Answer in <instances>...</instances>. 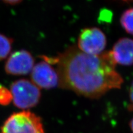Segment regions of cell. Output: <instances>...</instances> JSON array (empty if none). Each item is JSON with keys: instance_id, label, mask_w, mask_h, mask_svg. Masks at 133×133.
I'll return each mask as SVG.
<instances>
[{"instance_id": "1", "label": "cell", "mask_w": 133, "mask_h": 133, "mask_svg": "<svg viewBox=\"0 0 133 133\" xmlns=\"http://www.w3.org/2000/svg\"><path fill=\"white\" fill-rule=\"evenodd\" d=\"M42 57L56 65L59 86L79 96L99 99L112 89H120L124 82L110 51L90 55L74 46L56 57Z\"/></svg>"}, {"instance_id": "5", "label": "cell", "mask_w": 133, "mask_h": 133, "mask_svg": "<svg viewBox=\"0 0 133 133\" xmlns=\"http://www.w3.org/2000/svg\"><path fill=\"white\" fill-rule=\"evenodd\" d=\"M34 64V58L30 52L26 50H19L8 56L4 70L11 75H25L31 73Z\"/></svg>"}, {"instance_id": "4", "label": "cell", "mask_w": 133, "mask_h": 133, "mask_svg": "<svg viewBox=\"0 0 133 133\" xmlns=\"http://www.w3.org/2000/svg\"><path fill=\"white\" fill-rule=\"evenodd\" d=\"M107 45L104 33L97 27L84 29L79 33L77 48L82 52L90 55H99Z\"/></svg>"}, {"instance_id": "13", "label": "cell", "mask_w": 133, "mask_h": 133, "mask_svg": "<svg viewBox=\"0 0 133 133\" xmlns=\"http://www.w3.org/2000/svg\"><path fill=\"white\" fill-rule=\"evenodd\" d=\"M129 127H130V129H131V131H132V133H133V118L131 119V121H129Z\"/></svg>"}, {"instance_id": "9", "label": "cell", "mask_w": 133, "mask_h": 133, "mask_svg": "<svg viewBox=\"0 0 133 133\" xmlns=\"http://www.w3.org/2000/svg\"><path fill=\"white\" fill-rule=\"evenodd\" d=\"M13 40L0 33V61L8 57L12 49Z\"/></svg>"}, {"instance_id": "12", "label": "cell", "mask_w": 133, "mask_h": 133, "mask_svg": "<svg viewBox=\"0 0 133 133\" xmlns=\"http://www.w3.org/2000/svg\"><path fill=\"white\" fill-rule=\"evenodd\" d=\"M0 1L9 5H16L21 3L22 0H0Z\"/></svg>"}, {"instance_id": "3", "label": "cell", "mask_w": 133, "mask_h": 133, "mask_svg": "<svg viewBox=\"0 0 133 133\" xmlns=\"http://www.w3.org/2000/svg\"><path fill=\"white\" fill-rule=\"evenodd\" d=\"M10 91L14 105L21 109L35 107L41 97L40 89L29 79H21L14 81Z\"/></svg>"}, {"instance_id": "11", "label": "cell", "mask_w": 133, "mask_h": 133, "mask_svg": "<svg viewBox=\"0 0 133 133\" xmlns=\"http://www.w3.org/2000/svg\"><path fill=\"white\" fill-rule=\"evenodd\" d=\"M129 104L128 105V110L129 111H133V81L131 83L130 88H129Z\"/></svg>"}, {"instance_id": "10", "label": "cell", "mask_w": 133, "mask_h": 133, "mask_svg": "<svg viewBox=\"0 0 133 133\" xmlns=\"http://www.w3.org/2000/svg\"><path fill=\"white\" fill-rule=\"evenodd\" d=\"M12 101V96L10 89L0 85V105H7Z\"/></svg>"}, {"instance_id": "8", "label": "cell", "mask_w": 133, "mask_h": 133, "mask_svg": "<svg viewBox=\"0 0 133 133\" xmlns=\"http://www.w3.org/2000/svg\"><path fill=\"white\" fill-rule=\"evenodd\" d=\"M120 24L126 33L133 35V8L123 12L120 17Z\"/></svg>"}, {"instance_id": "7", "label": "cell", "mask_w": 133, "mask_h": 133, "mask_svg": "<svg viewBox=\"0 0 133 133\" xmlns=\"http://www.w3.org/2000/svg\"><path fill=\"white\" fill-rule=\"evenodd\" d=\"M110 52L116 64L124 66L133 65V39L120 38L115 43Z\"/></svg>"}, {"instance_id": "14", "label": "cell", "mask_w": 133, "mask_h": 133, "mask_svg": "<svg viewBox=\"0 0 133 133\" xmlns=\"http://www.w3.org/2000/svg\"><path fill=\"white\" fill-rule=\"evenodd\" d=\"M121 1H126V2H129V1H132L133 0H121Z\"/></svg>"}, {"instance_id": "6", "label": "cell", "mask_w": 133, "mask_h": 133, "mask_svg": "<svg viewBox=\"0 0 133 133\" xmlns=\"http://www.w3.org/2000/svg\"><path fill=\"white\" fill-rule=\"evenodd\" d=\"M31 81L39 89H52L59 84L57 71L45 61L33 66L31 71Z\"/></svg>"}, {"instance_id": "2", "label": "cell", "mask_w": 133, "mask_h": 133, "mask_svg": "<svg viewBox=\"0 0 133 133\" xmlns=\"http://www.w3.org/2000/svg\"><path fill=\"white\" fill-rule=\"evenodd\" d=\"M1 133H45L42 119L29 110L11 115L5 120Z\"/></svg>"}]
</instances>
